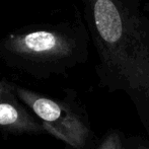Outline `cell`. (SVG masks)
<instances>
[{
    "label": "cell",
    "mask_w": 149,
    "mask_h": 149,
    "mask_svg": "<svg viewBox=\"0 0 149 149\" xmlns=\"http://www.w3.org/2000/svg\"><path fill=\"white\" fill-rule=\"evenodd\" d=\"M80 1L100 85L125 92L149 133V14L143 0Z\"/></svg>",
    "instance_id": "cell-1"
},
{
    "label": "cell",
    "mask_w": 149,
    "mask_h": 149,
    "mask_svg": "<svg viewBox=\"0 0 149 149\" xmlns=\"http://www.w3.org/2000/svg\"><path fill=\"white\" fill-rule=\"evenodd\" d=\"M90 36L82 14L57 24H30L8 33L0 54L14 62L64 69L86 60Z\"/></svg>",
    "instance_id": "cell-2"
},
{
    "label": "cell",
    "mask_w": 149,
    "mask_h": 149,
    "mask_svg": "<svg viewBox=\"0 0 149 149\" xmlns=\"http://www.w3.org/2000/svg\"><path fill=\"white\" fill-rule=\"evenodd\" d=\"M24 102L31 107L46 129L74 148H82L89 136V130L84 123L69 109L60 104L37 95L24 89H18Z\"/></svg>",
    "instance_id": "cell-3"
},
{
    "label": "cell",
    "mask_w": 149,
    "mask_h": 149,
    "mask_svg": "<svg viewBox=\"0 0 149 149\" xmlns=\"http://www.w3.org/2000/svg\"><path fill=\"white\" fill-rule=\"evenodd\" d=\"M22 124L20 114L17 109L7 102H0V125L11 126Z\"/></svg>",
    "instance_id": "cell-4"
},
{
    "label": "cell",
    "mask_w": 149,
    "mask_h": 149,
    "mask_svg": "<svg viewBox=\"0 0 149 149\" xmlns=\"http://www.w3.org/2000/svg\"><path fill=\"white\" fill-rule=\"evenodd\" d=\"M98 149H125L123 147V142L117 131H112L107 134Z\"/></svg>",
    "instance_id": "cell-5"
},
{
    "label": "cell",
    "mask_w": 149,
    "mask_h": 149,
    "mask_svg": "<svg viewBox=\"0 0 149 149\" xmlns=\"http://www.w3.org/2000/svg\"><path fill=\"white\" fill-rule=\"evenodd\" d=\"M129 149H149V148L144 145H139V146H136V147H130Z\"/></svg>",
    "instance_id": "cell-6"
}]
</instances>
